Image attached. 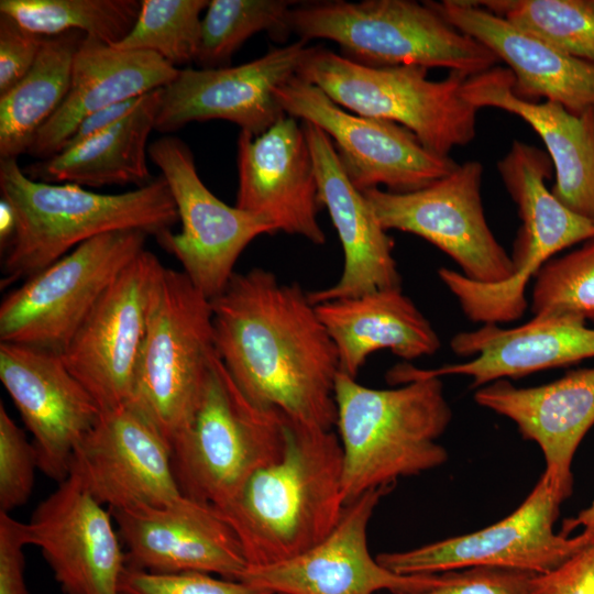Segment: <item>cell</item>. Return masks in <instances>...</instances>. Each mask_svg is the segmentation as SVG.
Returning a JSON list of instances; mask_svg holds the SVG:
<instances>
[{
    "instance_id": "obj_1",
    "label": "cell",
    "mask_w": 594,
    "mask_h": 594,
    "mask_svg": "<svg viewBox=\"0 0 594 594\" xmlns=\"http://www.w3.org/2000/svg\"><path fill=\"white\" fill-rule=\"evenodd\" d=\"M216 353L255 406L333 430L339 356L316 306L298 283L252 268L211 300Z\"/></svg>"
},
{
    "instance_id": "obj_2",
    "label": "cell",
    "mask_w": 594,
    "mask_h": 594,
    "mask_svg": "<svg viewBox=\"0 0 594 594\" xmlns=\"http://www.w3.org/2000/svg\"><path fill=\"white\" fill-rule=\"evenodd\" d=\"M285 450L220 509L250 566L297 557L323 540L344 509L338 435L284 416Z\"/></svg>"
},
{
    "instance_id": "obj_3",
    "label": "cell",
    "mask_w": 594,
    "mask_h": 594,
    "mask_svg": "<svg viewBox=\"0 0 594 594\" xmlns=\"http://www.w3.org/2000/svg\"><path fill=\"white\" fill-rule=\"evenodd\" d=\"M0 191L16 221L2 258L1 288L26 279L97 235L140 230L157 238L178 221L162 175L133 190L98 194L75 184L33 180L16 158H8L0 161Z\"/></svg>"
},
{
    "instance_id": "obj_4",
    "label": "cell",
    "mask_w": 594,
    "mask_h": 594,
    "mask_svg": "<svg viewBox=\"0 0 594 594\" xmlns=\"http://www.w3.org/2000/svg\"><path fill=\"white\" fill-rule=\"evenodd\" d=\"M337 428L343 452L344 504L367 491L395 486L402 477L442 465L448 451L437 442L452 410L439 377L413 376L377 389L339 373Z\"/></svg>"
},
{
    "instance_id": "obj_5",
    "label": "cell",
    "mask_w": 594,
    "mask_h": 594,
    "mask_svg": "<svg viewBox=\"0 0 594 594\" xmlns=\"http://www.w3.org/2000/svg\"><path fill=\"white\" fill-rule=\"evenodd\" d=\"M288 24L299 40H330L341 47L344 57L373 67H437L470 77L499 62L427 1L302 2L292 8Z\"/></svg>"
},
{
    "instance_id": "obj_6",
    "label": "cell",
    "mask_w": 594,
    "mask_h": 594,
    "mask_svg": "<svg viewBox=\"0 0 594 594\" xmlns=\"http://www.w3.org/2000/svg\"><path fill=\"white\" fill-rule=\"evenodd\" d=\"M211 300L179 271L158 267L128 405L169 447L190 419L216 356Z\"/></svg>"
},
{
    "instance_id": "obj_7",
    "label": "cell",
    "mask_w": 594,
    "mask_h": 594,
    "mask_svg": "<svg viewBox=\"0 0 594 594\" xmlns=\"http://www.w3.org/2000/svg\"><path fill=\"white\" fill-rule=\"evenodd\" d=\"M284 415L252 404L216 354L199 402L170 444L180 493L222 508L285 450Z\"/></svg>"
},
{
    "instance_id": "obj_8",
    "label": "cell",
    "mask_w": 594,
    "mask_h": 594,
    "mask_svg": "<svg viewBox=\"0 0 594 594\" xmlns=\"http://www.w3.org/2000/svg\"><path fill=\"white\" fill-rule=\"evenodd\" d=\"M419 66L373 67L322 46H311L297 76L353 113L392 121L411 131L428 151L449 156L476 135L479 109L462 94L468 76L427 78Z\"/></svg>"
},
{
    "instance_id": "obj_9",
    "label": "cell",
    "mask_w": 594,
    "mask_h": 594,
    "mask_svg": "<svg viewBox=\"0 0 594 594\" xmlns=\"http://www.w3.org/2000/svg\"><path fill=\"white\" fill-rule=\"evenodd\" d=\"M146 238L140 230L97 235L24 279L0 304V342L62 353Z\"/></svg>"
},
{
    "instance_id": "obj_10",
    "label": "cell",
    "mask_w": 594,
    "mask_h": 594,
    "mask_svg": "<svg viewBox=\"0 0 594 594\" xmlns=\"http://www.w3.org/2000/svg\"><path fill=\"white\" fill-rule=\"evenodd\" d=\"M560 487L542 473L529 495L508 516L477 531L400 552H382L376 560L400 575L437 574L468 568H498L532 574L552 571L587 546L579 534H556Z\"/></svg>"
},
{
    "instance_id": "obj_11",
    "label": "cell",
    "mask_w": 594,
    "mask_h": 594,
    "mask_svg": "<svg viewBox=\"0 0 594 594\" xmlns=\"http://www.w3.org/2000/svg\"><path fill=\"white\" fill-rule=\"evenodd\" d=\"M285 114L319 127L331 139L353 185L404 194L422 189L459 165L428 151L403 125L348 112L297 75L274 90Z\"/></svg>"
},
{
    "instance_id": "obj_12",
    "label": "cell",
    "mask_w": 594,
    "mask_h": 594,
    "mask_svg": "<svg viewBox=\"0 0 594 594\" xmlns=\"http://www.w3.org/2000/svg\"><path fill=\"white\" fill-rule=\"evenodd\" d=\"M151 161L161 169L176 205L182 230L156 238L182 265L183 273L209 300L218 297L235 274L245 248L257 237L275 234L263 219L231 207L200 179L190 147L165 135L148 145Z\"/></svg>"
},
{
    "instance_id": "obj_13",
    "label": "cell",
    "mask_w": 594,
    "mask_h": 594,
    "mask_svg": "<svg viewBox=\"0 0 594 594\" xmlns=\"http://www.w3.org/2000/svg\"><path fill=\"white\" fill-rule=\"evenodd\" d=\"M483 165L459 164L429 186L404 194L364 190L382 227L418 235L448 254L475 282L494 284L513 273V262L491 231L482 205Z\"/></svg>"
},
{
    "instance_id": "obj_14",
    "label": "cell",
    "mask_w": 594,
    "mask_h": 594,
    "mask_svg": "<svg viewBox=\"0 0 594 594\" xmlns=\"http://www.w3.org/2000/svg\"><path fill=\"white\" fill-rule=\"evenodd\" d=\"M143 250L112 282L62 358L101 411L125 405L146 328L150 290L161 266Z\"/></svg>"
},
{
    "instance_id": "obj_15",
    "label": "cell",
    "mask_w": 594,
    "mask_h": 594,
    "mask_svg": "<svg viewBox=\"0 0 594 594\" xmlns=\"http://www.w3.org/2000/svg\"><path fill=\"white\" fill-rule=\"evenodd\" d=\"M394 486L367 491L346 504L333 530L289 560L249 566L241 581L273 594H414L439 583L441 573L400 575L373 558L367 526L381 498Z\"/></svg>"
},
{
    "instance_id": "obj_16",
    "label": "cell",
    "mask_w": 594,
    "mask_h": 594,
    "mask_svg": "<svg viewBox=\"0 0 594 594\" xmlns=\"http://www.w3.org/2000/svg\"><path fill=\"white\" fill-rule=\"evenodd\" d=\"M69 474L109 510L161 507L183 496L168 442L128 404L101 411L77 444Z\"/></svg>"
},
{
    "instance_id": "obj_17",
    "label": "cell",
    "mask_w": 594,
    "mask_h": 594,
    "mask_svg": "<svg viewBox=\"0 0 594 594\" xmlns=\"http://www.w3.org/2000/svg\"><path fill=\"white\" fill-rule=\"evenodd\" d=\"M311 46L298 40L238 66L179 69L162 88L155 130L172 133L195 121L226 120L257 136L285 112L274 90L297 75Z\"/></svg>"
},
{
    "instance_id": "obj_18",
    "label": "cell",
    "mask_w": 594,
    "mask_h": 594,
    "mask_svg": "<svg viewBox=\"0 0 594 594\" xmlns=\"http://www.w3.org/2000/svg\"><path fill=\"white\" fill-rule=\"evenodd\" d=\"M125 566L153 573L199 571L241 581L249 569L235 531L212 505L186 496L161 507L110 510Z\"/></svg>"
},
{
    "instance_id": "obj_19",
    "label": "cell",
    "mask_w": 594,
    "mask_h": 594,
    "mask_svg": "<svg viewBox=\"0 0 594 594\" xmlns=\"http://www.w3.org/2000/svg\"><path fill=\"white\" fill-rule=\"evenodd\" d=\"M0 380L34 438L38 469L64 481L100 407L57 352L0 342Z\"/></svg>"
},
{
    "instance_id": "obj_20",
    "label": "cell",
    "mask_w": 594,
    "mask_h": 594,
    "mask_svg": "<svg viewBox=\"0 0 594 594\" xmlns=\"http://www.w3.org/2000/svg\"><path fill=\"white\" fill-rule=\"evenodd\" d=\"M111 519L69 474L24 522V537L41 549L64 594H118L125 562Z\"/></svg>"
},
{
    "instance_id": "obj_21",
    "label": "cell",
    "mask_w": 594,
    "mask_h": 594,
    "mask_svg": "<svg viewBox=\"0 0 594 594\" xmlns=\"http://www.w3.org/2000/svg\"><path fill=\"white\" fill-rule=\"evenodd\" d=\"M237 162L235 207L263 219L275 232L326 243L314 162L297 119L285 114L257 136L241 131Z\"/></svg>"
},
{
    "instance_id": "obj_22",
    "label": "cell",
    "mask_w": 594,
    "mask_h": 594,
    "mask_svg": "<svg viewBox=\"0 0 594 594\" xmlns=\"http://www.w3.org/2000/svg\"><path fill=\"white\" fill-rule=\"evenodd\" d=\"M450 344L454 353L474 358L433 370L398 365L388 377L402 383L413 376L465 375L471 378V387L481 388L499 380L518 378L594 358V329L572 317L534 316L514 328L486 323L459 332Z\"/></svg>"
},
{
    "instance_id": "obj_23",
    "label": "cell",
    "mask_w": 594,
    "mask_h": 594,
    "mask_svg": "<svg viewBox=\"0 0 594 594\" xmlns=\"http://www.w3.org/2000/svg\"><path fill=\"white\" fill-rule=\"evenodd\" d=\"M300 124L314 162L319 202L328 210L344 252L340 278L329 287L310 292L311 302L402 287L393 256L394 242L363 191L351 182L331 139L310 122Z\"/></svg>"
},
{
    "instance_id": "obj_24",
    "label": "cell",
    "mask_w": 594,
    "mask_h": 594,
    "mask_svg": "<svg viewBox=\"0 0 594 594\" xmlns=\"http://www.w3.org/2000/svg\"><path fill=\"white\" fill-rule=\"evenodd\" d=\"M427 2L452 26L507 64L518 97L530 101L544 98L576 116L594 112V62L542 42L476 1Z\"/></svg>"
},
{
    "instance_id": "obj_25",
    "label": "cell",
    "mask_w": 594,
    "mask_h": 594,
    "mask_svg": "<svg viewBox=\"0 0 594 594\" xmlns=\"http://www.w3.org/2000/svg\"><path fill=\"white\" fill-rule=\"evenodd\" d=\"M474 400L510 419L525 439L539 446L544 473L569 498L574 453L594 425V367L535 387H516L499 380L479 388Z\"/></svg>"
},
{
    "instance_id": "obj_26",
    "label": "cell",
    "mask_w": 594,
    "mask_h": 594,
    "mask_svg": "<svg viewBox=\"0 0 594 594\" xmlns=\"http://www.w3.org/2000/svg\"><path fill=\"white\" fill-rule=\"evenodd\" d=\"M513 86V73L495 66L468 77L462 94L479 110L496 108L527 122L542 140L553 165L552 194L594 223V112L576 116L552 101L525 100Z\"/></svg>"
},
{
    "instance_id": "obj_27",
    "label": "cell",
    "mask_w": 594,
    "mask_h": 594,
    "mask_svg": "<svg viewBox=\"0 0 594 594\" xmlns=\"http://www.w3.org/2000/svg\"><path fill=\"white\" fill-rule=\"evenodd\" d=\"M178 72L155 53L122 51L85 35L74 57L69 90L36 133L28 154L40 160L58 154L87 116L163 88Z\"/></svg>"
},
{
    "instance_id": "obj_28",
    "label": "cell",
    "mask_w": 594,
    "mask_h": 594,
    "mask_svg": "<svg viewBox=\"0 0 594 594\" xmlns=\"http://www.w3.org/2000/svg\"><path fill=\"white\" fill-rule=\"evenodd\" d=\"M332 339L340 373L356 378L367 358L389 350L404 360L431 355L440 339L402 287L316 304Z\"/></svg>"
},
{
    "instance_id": "obj_29",
    "label": "cell",
    "mask_w": 594,
    "mask_h": 594,
    "mask_svg": "<svg viewBox=\"0 0 594 594\" xmlns=\"http://www.w3.org/2000/svg\"><path fill=\"white\" fill-rule=\"evenodd\" d=\"M162 88L147 92L141 105L107 130L58 154L28 165L31 179L81 187L135 185L153 182L146 155L147 140L161 105Z\"/></svg>"
},
{
    "instance_id": "obj_30",
    "label": "cell",
    "mask_w": 594,
    "mask_h": 594,
    "mask_svg": "<svg viewBox=\"0 0 594 594\" xmlns=\"http://www.w3.org/2000/svg\"><path fill=\"white\" fill-rule=\"evenodd\" d=\"M85 34L69 31L47 36L25 77L0 96V157L16 158L28 151L45 122L64 101L75 54Z\"/></svg>"
},
{
    "instance_id": "obj_31",
    "label": "cell",
    "mask_w": 594,
    "mask_h": 594,
    "mask_svg": "<svg viewBox=\"0 0 594 594\" xmlns=\"http://www.w3.org/2000/svg\"><path fill=\"white\" fill-rule=\"evenodd\" d=\"M141 10L139 0H1L0 13L42 36L79 31L109 45L122 41Z\"/></svg>"
},
{
    "instance_id": "obj_32",
    "label": "cell",
    "mask_w": 594,
    "mask_h": 594,
    "mask_svg": "<svg viewBox=\"0 0 594 594\" xmlns=\"http://www.w3.org/2000/svg\"><path fill=\"white\" fill-rule=\"evenodd\" d=\"M294 0H209L201 20L196 63L200 68L229 66L232 55L252 35L266 31L276 41L289 36Z\"/></svg>"
},
{
    "instance_id": "obj_33",
    "label": "cell",
    "mask_w": 594,
    "mask_h": 594,
    "mask_svg": "<svg viewBox=\"0 0 594 594\" xmlns=\"http://www.w3.org/2000/svg\"><path fill=\"white\" fill-rule=\"evenodd\" d=\"M476 3L569 55L594 62L593 0H483Z\"/></svg>"
},
{
    "instance_id": "obj_34",
    "label": "cell",
    "mask_w": 594,
    "mask_h": 594,
    "mask_svg": "<svg viewBox=\"0 0 594 594\" xmlns=\"http://www.w3.org/2000/svg\"><path fill=\"white\" fill-rule=\"evenodd\" d=\"M209 0H142L130 33L111 45L122 51H145L172 66L196 62L201 33V12Z\"/></svg>"
},
{
    "instance_id": "obj_35",
    "label": "cell",
    "mask_w": 594,
    "mask_h": 594,
    "mask_svg": "<svg viewBox=\"0 0 594 594\" xmlns=\"http://www.w3.org/2000/svg\"><path fill=\"white\" fill-rule=\"evenodd\" d=\"M534 316H565L594 321V237L558 258L535 276Z\"/></svg>"
},
{
    "instance_id": "obj_36",
    "label": "cell",
    "mask_w": 594,
    "mask_h": 594,
    "mask_svg": "<svg viewBox=\"0 0 594 594\" xmlns=\"http://www.w3.org/2000/svg\"><path fill=\"white\" fill-rule=\"evenodd\" d=\"M38 454L0 403V512L9 514L30 498Z\"/></svg>"
},
{
    "instance_id": "obj_37",
    "label": "cell",
    "mask_w": 594,
    "mask_h": 594,
    "mask_svg": "<svg viewBox=\"0 0 594 594\" xmlns=\"http://www.w3.org/2000/svg\"><path fill=\"white\" fill-rule=\"evenodd\" d=\"M118 594H273L244 581L217 579L209 573L185 571L153 573L124 566Z\"/></svg>"
},
{
    "instance_id": "obj_38",
    "label": "cell",
    "mask_w": 594,
    "mask_h": 594,
    "mask_svg": "<svg viewBox=\"0 0 594 594\" xmlns=\"http://www.w3.org/2000/svg\"><path fill=\"white\" fill-rule=\"evenodd\" d=\"M535 575L498 568H468L443 572L438 584L414 594H531Z\"/></svg>"
},
{
    "instance_id": "obj_39",
    "label": "cell",
    "mask_w": 594,
    "mask_h": 594,
    "mask_svg": "<svg viewBox=\"0 0 594 594\" xmlns=\"http://www.w3.org/2000/svg\"><path fill=\"white\" fill-rule=\"evenodd\" d=\"M46 37L29 32L9 15L0 13V96L30 72Z\"/></svg>"
},
{
    "instance_id": "obj_40",
    "label": "cell",
    "mask_w": 594,
    "mask_h": 594,
    "mask_svg": "<svg viewBox=\"0 0 594 594\" xmlns=\"http://www.w3.org/2000/svg\"><path fill=\"white\" fill-rule=\"evenodd\" d=\"M531 594H594V542L531 580Z\"/></svg>"
},
{
    "instance_id": "obj_41",
    "label": "cell",
    "mask_w": 594,
    "mask_h": 594,
    "mask_svg": "<svg viewBox=\"0 0 594 594\" xmlns=\"http://www.w3.org/2000/svg\"><path fill=\"white\" fill-rule=\"evenodd\" d=\"M23 525L0 512V594H31L25 582Z\"/></svg>"
},
{
    "instance_id": "obj_42",
    "label": "cell",
    "mask_w": 594,
    "mask_h": 594,
    "mask_svg": "<svg viewBox=\"0 0 594 594\" xmlns=\"http://www.w3.org/2000/svg\"><path fill=\"white\" fill-rule=\"evenodd\" d=\"M145 95L117 102L87 116L78 123L62 151L87 141L125 118L141 105Z\"/></svg>"
},
{
    "instance_id": "obj_43",
    "label": "cell",
    "mask_w": 594,
    "mask_h": 594,
    "mask_svg": "<svg viewBox=\"0 0 594 594\" xmlns=\"http://www.w3.org/2000/svg\"><path fill=\"white\" fill-rule=\"evenodd\" d=\"M578 528H581L580 535L587 544L594 542V501L575 517L564 519L560 534L569 536Z\"/></svg>"
},
{
    "instance_id": "obj_44",
    "label": "cell",
    "mask_w": 594,
    "mask_h": 594,
    "mask_svg": "<svg viewBox=\"0 0 594 594\" xmlns=\"http://www.w3.org/2000/svg\"><path fill=\"white\" fill-rule=\"evenodd\" d=\"M15 215L12 207L3 199L0 200V246L6 252L15 233Z\"/></svg>"
},
{
    "instance_id": "obj_45",
    "label": "cell",
    "mask_w": 594,
    "mask_h": 594,
    "mask_svg": "<svg viewBox=\"0 0 594 594\" xmlns=\"http://www.w3.org/2000/svg\"><path fill=\"white\" fill-rule=\"evenodd\" d=\"M593 2H594V0H593Z\"/></svg>"
}]
</instances>
